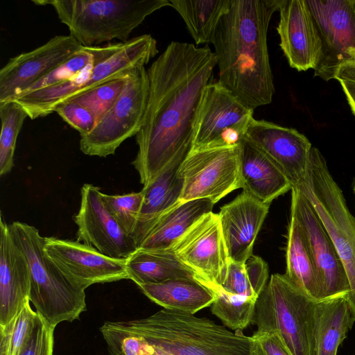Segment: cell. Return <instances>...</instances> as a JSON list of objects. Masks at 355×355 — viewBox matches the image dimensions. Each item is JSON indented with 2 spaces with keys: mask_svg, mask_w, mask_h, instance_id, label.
<instances>
[{
  "mask_svg": "<svg viewBox=\"0 0 355 355\" xmlns=\"http://www.w3.org/2000/svg\"><path fill=\"white\" fill-rule=\"evenodd\" d=\"M15 318L7 325L0 326V355H10L11 334Z\"/></svg>",
  "mask_w": 355,
  "mask_h": 355,
  "instance_id": "41",
  "label": "cell"
},
{
  "mask_svg": "<svg viewBox=\"0 0 355 355\" xmlns=\"http://www.w3.org/2000/svg\"><path fill=\"white\" fill-rule=\"evenodd\" d=\"M254 110L218 82L206 86L193 124L191 150L227 148L243 141Z\"/></svg>",
  "mask_w": 355,
  "mask_h": 355,
  "instance_id": "10",
  "label": "cell"
},
{
  "mask_svg": "<svg viewBox=\"0 0 355 355\" xmlns=\"http://www.w3.org/2000/svg\"><path fill=\"white\" fill-rule=\"evenodd\" d=\"M270 204L243 191L218 214L230 260L244 263L268 213Z\"/></svg>",
  "mask_w": 355,
  "mask_h": 355,
  "instance_id": "20",
  "label": "cell"
},
{
  "mask_svg": "<svg viewBox=\"0 0 355 355\" xmlns=\"http://www.w3.org/2000/svg\"><path fill=\"white\" fill-rule=\"evenodd\" d=\"M295 187L313 206L342 261L349 286L346 299L355 321V218L318 148L312 147L306 174Z\"/></svg>",
  "mask_w": 355,
  "mask_h": 355,
  "instance_id": "8",
  "label": "cell"
},
{
  "mask_svg": "<svg viewBox=\"0 0 355 355\" xmlns=\"http://www.w3.org/2000/svg\"><path fill=\"white\" fill-rule=\"evenodd\" d=\"M83 47L70 35H56L32 51L11 58L0 70V103L24 92Z\"/></svg>",
  "mask_w": 355,
  "mask_h": 355,
  "instance_id": "17",
  "label": "cell"
},
{
  "mask_svg": "<svg viewBox=\"0 0 355 355\" xmlns=\"http://www.w3.org/2000/svg\"><path fill=\"white\" fill-rule=\"evenodd\" d=\"M28 116L25 110L15 101L0 103V175L10 173L14 166V153L19 133Z\"/></svg>",
  "mask_w": 355,
  "mask_h": 355,
  "instance_id": "32",
  "label": "cell"
},
{
  "mask_svg": "<svg viewBox=\"0 0 355 355\" xmlns=\"http://www.w3.org/2000/svg\"><path fill=\"white\" fill-rule=\"evenodd\" d=\"M240 146L243 191L270 205L273 200L291 190L287 177L263 153L244 139Z\"/></svg>",
  "mask_w": 355,
  "mask_h": 355,
  "instance_id": "22",
  "label": "cell"
},
{
  "mask_svg": "<svg viewBox=\"0 0 355 355\" xmlns=\"http://www.w3.org/2000/svg\"><path fill=\"white\" fill-rule=\"evenodd\" d=\"M354 320L346 297L326 298L314 306L315 355H337Z\"/></svg>",
  "mask_w": 355,
  "mask_h": 355,
  "instance_id": "26",
  "label": "cell"
},
{
  "mask_svg": "<svg viewBox=\"0 0 355 355\" xmlns=\"http://www.w3.org/2000/svg\"><path fill=\"white\" fill-rule=\"evenodd\" d=\"M291 216L303 232L323 286L324 299L347 297L349 286L342 261L313 206L295 187L291 189Z\"/></svg>",
  "mask_w": 355,
  "mask_h": 355,
  "instance_id": "14",
  "label": "cell"
},
{
  "mask_svg": "<svg viewBox=\"0 0 355 355\" xmlns=\"http://www.w3.org/2000/svg\"><path fill=\"white\" fill-rule=\"evenodd\" d=\"M279 11V46L290 67L299 71L314 69L321 45L306 0H284Z\"/></svg>",
  "mask_w": 355,
  "mask_h": 355,
  "instance_id": "19",
  "label": "cell"
},
{
  "mask_svg": "<svg viewBox=\"0 0 355 355\" xmlns=\"http://www.w3.org/2000/svg\"><path fill=\"white\" fill-rule=\"evenodd\" d=\"M243 139L269 157L285 174L292 187L304 177L312 145L295 129L253 118Z\"/></svg>",
  "mask_w": 355,
  "mask_h": 355,
  "instance_id": "18",
  "label": "cell"
},
{
  "mask_svg": "<svg viewBox=\"0 0 355 355\" xmlns=\"http://www.w3.org/2000/svg\"><path fill=\"white\" fill-rule=\"evenodd\" d=\"M103 202L123 230L132 236L144 199V190L123 195L102 193Z\"/></svg>",
  "mask_w": 355,
  "mask_h": 355,
  "instance_id": "34",
  "label": "cell"
},
{
  "mask_svg": "<svg viewBox=\"0 0 355 355\" xmlns=\"http://www.w3.org/2000/svg\"><path fill=\"white\" fill-rule=\"evenodd\" d=\"M183 19L195 43L212 42L223 17L227 13L232 0H169Z\"/></svg>",
  "mask_w": 355,
  "mask_h": 355,
  "instance_id": "29",
  "label": "cell"
},
{
  "mask_svg": "<svg viewBox=\"0 0 355 355\" xmlns=\"http://www.w3.org/2000/svg\"><path fill=\"white\" fill-rule=\"evenodd\" d=\"M335 79L340 83L352 111L355 115V61L342 65Z\"/></svg>",
  "mask_w": 355,
  "mask_h": 355,
  "instance_id": "40",
  "label": "cell"
},
{
  "mask_svg": "<svg viewBox=\"0 0 355 355\" xmlns=\"http://www.w3.org/2000/svg\"><path fill=\"white\" fill-rule=\"evenodd\" d=\"M320 41L314 76L328 81L355 61V0H306Z\"/></svg>",
  "mask_w": 355,
  "mask_h": 355,
  "instance_id": "12",
  "label": "cell"
},
{
  "mask_svg": "<svg viewBox=\"0 0 355 355\" xmlns=\"http://www.w3.org/2000/svg\"><path fill=\"white\" fill-rule=\"evenodd\" d=\"M216 65L209 46L171 42L147 69L148 98L132 162L144 187L190 152L197 112Z\"/></svg>",
  "mask_w": 355,
  "mask_h": 355,
  "instance_id": "1",
  "label": "cell"
},
{
  "mask_svg": "<svg viewBox=\"0 0 355 355\" xmlns=\"http://www.w3.org/2000/svg\"><path fill=\"white\" fill-rule=\"evenodd\" d=\"M110 355H153V347L125 321H107L100 327Z\"/></svg>",
  "mask_w": 355,
  "mask_h": 355,
  "instance_id": "33",
  "label": "cell"
},
{
  "mask_svg": "<svg viewBox=\"0 0 355 355\" xmlns=\"http://www.w3.org/2000/svg\"><path fill=\"white\" fill-rule=\"evenodd\" d=\"M128 78L114 79L70 101H75L89 110L95 117L97 124L116 101Z\"/></svg>",
  "mask_w": 355,
  "mask_h": 355,
  "instance_id": "35",
  "label": "cell"
},
{
  "mask_svg": "<svg viewBox=\"0 0 355 355\" xmlns=\"http://www.w3.org/2000/svg\"><path fill=\"white\" fill-rule=\"evenodd\" d=\"M137 286L148 299L164 309L191 314L211 306L216 300L213 291L196 279H171Z\"/></svg>",
  "mask_w": 355,
  "mask_h": 355,
  "instance_id": "25",
  "label": "cell"
},
{
  "mask_svg": "<svg viewBox=\"0 0 355 355\" xmlns=\"http://www.w3.org/2000/svg\"><path fill=\"white\" fill-rule=\"evenodd\" d=\"M268 266L259 257L251 255L244 263L230 260L220 287L225 291L257 299L267 284Z\"/></svg>",
  "mask_w": 355,
  "mask_h": 355,
  "instance_id": "30",
  "label": "cell"
},
{
  "mask_svg": "<svg viewBox=\"0 0 355 355\" xmlns=\"http://www.w3.org/2000/svg\"><path fill=\"white\" fill-rule=\"evenodd\" d=\"M284 0H232L212 40L218 83L248 107L270 104L275 94L267 45L271 17Z\"/></svg>",
  "mask_w": 355,
  "mask_h": 355,
  "instance_id": "2",
  "label": "cell"
},
{
  "mask_svg": "<svg viewBox=\"0 0 355 355\" xmlns=\"http://www.w3.org/2000/svg\"><path fill=\"white\" fill-rule=\"evenodd\" d=\"M100 189L85 184L80 190V205L73 216L76 241L89 245L108 257L127 259L137 247L107 209Z\"/></svg>",
  "mask_w": 355,
  "mask_h": 355,
  "instance_id": "16",
  "label": "cell"
},
{
  "mask_svg": "<svg viewBox=\"0 0 355 355\" xmlns=\"http://www.w3.org/2000/svg\"><path fill=\"white\" fill-rule=\"evenodd\" d=\"M54 329L37 314L30 336L17 355H53Z\"/></svg>",
  "mask_w": 355,
  "mask_h": 355,
  "instance_id": "36",
  "label": "cell"
},
{
  "mask_svg": "<svg viewBox=\"0 0 355 355\" xmlns=\"http://www.w3.org/2000/svg\"><path fill=\"white\" fill-rule=\"evenodd\" d=\"M54 112L76 130L80 136L91 132L96 125L92 113L75 101H67L60 105L55 109Z\"/></svg>",
  "mask_w": 355,
  "mask_h": 355,
  "instance_id": "37",
  "label": "cell"
},
{
  "mask_svg": "<svg viewBox=\"0 0 355 355\" xmlns=\"http://www.w3.org/2000/svg\"><path fill=\"white\" fill-rule=\"evenodd\" d=\"M240 144L190 150L178 171L183 180L180 202L205 198L216 204L234 190L243 188Z\"/></svg>",
  "mask_w": 355,
  "mask_h": 355,
  "instance_id": "11",
  "label": "cell"
},
{
  "mask_svg": "<svg viewBox=\"0 0 355 355\" xmlns=\"http://www.w3.org/2000/svg\"><path fill=\"white\" fill-rule=\"evenodd\" d=\"M252 338V355H291L275 334L255 331Z\"/></svg>",
  "mask_w": 355,
  "mask_h": 355,
  "instance_id": "39",
  "label": "cell"
},
{
  "mask_svg": "<svg viewBox=\"0 0 355 355\" xmlns=\"http://www.w3.org/2000/svg\"><path fill=\"white\" fill-rule=\"evenodd\" d=\"M286 260V276L313 300L324 299L323 286L303 232L292 216L288 227Z\"/></svg>",
  "mask_w": 355,
  "mask_h": 355,
  "instance_id": "28",
  "label": "cell"
},
{
  "mask_svg": "<svg viewBox=\"0 0 355 355\" xmlns=\"http://www.w3.org/2000/svg\"><path fill=\"white\" fill-rule=\"evenodd\" d=\"M126 268L128 279L137 286L176 279H196L193 272L176 257L172 249L137 248L126 259Z\"/></svg>",
  "mask_w": 355,
  "mask_h": 355,
  "instance_id": "27",
  "label": "cell"
},
{
  "mask_svg": "<svg viewBox=\"0 0 355 355\" xmlns=\"http://www.w3.org/2000/svg\"><path fill=\"white\" fill-rule=\"evenodd\" d=\"M125 322L153 347V355H252V336L194 314L163 309Z\"/></svg>",
  "mask_w": 355,
  "mask_h": 355,
  "instance_id": "3",
  "label": "cell"
},
{
  "mask_svg": "<svg viewBox=\"0 0 355 355\" xmlns=\"http://www.w3.org/2000/svg\"><path fill=\"white\" fill-rule=\"evenodd\" d=\"M157 53V42L150 35H139L123 42L114 53L89 64L64 82L18 94L7 101L19 103L32 120L46 116L60 105L100 85L129 77L145 67Z\"/></svg>",
  "mask_w": 355,
  "mask_h": 355,
  "instance_id": "5",
  "label": "cell"
},
{
  "mask_svg": "<svg viewBox=\"0 0 355 355\" xmlns=\"http://www.w3.org/2000/svg\"><path fill=\"white\" fill-rule=\"evenodd\" d=\"M316 301L286 275L272 274L255 304L256 331L276 334L291 355H315Z\"/></svg>",
  "mask_w": 355,
  "mask_h": 355,
  "instance_id": "7",
  "label": "cell"
},
{
  "mask_svg": "<svg viewBox=\"0 0 355 355\" xmlns=\"http://www.w3.org/2000/svg\"><path fill=\"white\" fill-rule=\"evenodd\" d=\"M37 313L34 311L28 301L15 318L11 334L10 355H17L30 336Z\"/></svg>",
  "mask_w": 355,
  "mask_h": 355,
  "instance_id": "38",
  "label": "cell"
},
{
  "mask_svg": "<svg viewBox=\"0 0 355 355\" xmlns=\"http://www.w3.org/2000/svg\"><path fill=\"white\" fill-rule=\"evenodd\" d=\"M185 157L175 159L153 182L143 187L144 199L132 235L137 248L157 221L180 202L183 180L178 171Z\"/></svg>",
  "mask_w": 355,
  "mask_h": 355,
  "instance_id": "23",
  "label": "cell"
},
{
  "mask_svg": "<svg viewBox=\"0 0 355 355\" xmlns=\"http://www.w3.org/2000/svg\"><path fill=\"white\" fill-rule=\"evenodd\" d=\"M214 205L212 201L205 198L178 202L157 221L138 248L172 249L198 220L212 211Z\"/></svg>",
  "mask_w": 355,
  "mask_h": 355,
  "instance_id": "24",
  "label": "cell"
},
{
  "mask_svg": "<svg viewBox=\"0 0 355 355\" xmlns=\"http://www.w3.org/2000/svg\"><path fill=\"white\" fill-rule=\"evenodd\" d=\"M176 257L214 293L223 284L230 263L218 214L202 216L173 245Z\"/></svg>",
  "mask_w": 355,
  "mask_h": 355,
  "instance_id": "13",
  "label": "cell"
},
{
  "mask_svg": "<svg viewBox=\"0 0 355 355\" xmlns=\"http://www.w3.org/2000/svg\"><path fill=\"white\" fill-rule=\"evenodd\" d=\"M50 5L69 35L83 46H98L117 39L126 42L130 33L155 11L171 6L169 0H42Z\"/></svg>",
  "mask_w": 355,
  "mask_h": 355,
  "instance_id": "6",
  "label": "cell"
},
{
  "mask_svg": "<svg viewBox=\"0 0 355 355\" xmlns=\"http://www.w3.org/2000/svg\"><path fill=\"white\" fill-rule=\"evenodd\" d=\"M31 272L27 259L14 241L9 225L0 223V326L9 324L29 300Z\"/></svg>",
  "mask_w": 355,
  "mask_h": 355,
  "instance_id": "21",
  "label": "cell"
},
{
  "mask_svg": "<svg viewBox=\"0 0 355 355\" xmlns=\"http://www.w3.org/2000/svg\"><path fill=\"white\" fill-rule=\"evenodd\" d=\"M149 81L145 67L127 79L111 109L89 133L81 135L80 149L87 155L106 157L139 131L148 102Z\"/></svg>",
  "mask_w": 355,
  "mask_h": 355,
  "instance_id": "9",
  "label": "cell"
},
{
  "mask_svg": "<svg viewBox=\"0 0 355 355\" xmlns=\"http://www.w3.org/2000/svg\"><path fill=\"white\" fill-rule=\"evenodd\" d=\"M354 195H355V182H354Z\"/></svg>",
  "mask_w": 355,
  "mask_h": 355,
  "instance_id": "42",
  "label": "cell"
},
{
  "mask_svg": "<svg viewBox=\"0 0 355 355\" xmlns=\"http://www.w3.org/2000/svg\"><path fill=\"white\" fill-rule=\"evenodd\" d=\"M214 293L216 300L211 305V313L225 327L242 331L252 323L257 299L228 293L220 286Z\"/></svg>",
  "mask_w": 355,
  "mask_h": 355,
  "instance_id": "31",
  "label": "cell"
},
{
  "mask_svg": "<svg viewBox=\"0 0 355 355\" xmlns=\"http://www.w3.org/2000/svg\"><path fill=\"white\" fill-rule=\"evenodd\" d=\"M44 250L70 280L84 289L128 279L126 259L108 257L78 241L45 237Z\"/></svg>",
  "mask_w": 355,
  "mask_h": 355,
  "instance_id": "15",
  "label": "cell"
},
{
  "mask_svg": "<svg viewBox=\"0 0 355 355\" xmlns=\"http://www.w3.org/2000/svg\"><path fill=\"white\" fill-rule=\"evenodd\" d=\"M11 236L24 254L30 268L29 300L51 327L78 320L87 310L83 288L70 280L46 254L45 237L34 226L15 221Z\"/></svg>",
  "mask_w": 355,
  "mask_h": 355,
  "instance_id": "4",
  "label": "cell"
}]
</instances>
